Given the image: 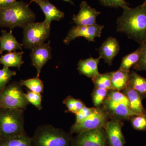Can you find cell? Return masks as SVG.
I'll return each instance as SVG.
<instances>
[{"mask_svg":"<svg viewBox=\"0 0 146 146\" xmlns=\"http://www.w3.org/2000/svg\"><path fill=\"white\" fill-rule=\"evenodd\" d=\"M26 97L30 104H32L39 110H41L43 108L42 105V98L41 94L35 93L29 90L25 94Z\"/></svg>","mask_w":146,"mask_h":146,"instance_id":"obj_29","label":"cell"},{"mask_svg":"<svg viewBox=\"0 0 146 146\" xmlns=\"http://www.w3.org/2000/svg\"><path fill=\"white\" fill-rule=\"evenodd\" d=\"M72 133L50 124L38 126L32 138L33 146H72Z\"/></svg>","mask_w":146,"mask_h":146,"instance_id":"obj_3","label":"cell"},{"mask_svg":"<svg viewBox=\"0 0 146 146\" xmlns=\"http://www.w3.org/2000/svg\"><path fill=\"white\" fill-rule=\"evenodd\" d=\"M100 14V12L91 7L85 1H83L80 4L78 13L73 16V21L76 25H93L96 24L97 17Z\"/></svg>","mask_w":146,"mask_h":146,"instance_id":"obj_13","label":"cell"},{"mask_svg":"<svg viewBox=\"0 0 146 146\" xmlns=\"http://www.w3.org/2000/svg\"><path fill=\"white\" fill-rule=\"evenodd\" d=\"M129 120L134 129L138 131L146 130V115H134Z\"/></svg>","mask_w":146,"mask_h":146,"instance_id":"obj_30","label":"cell"},{"mask_svg":"<svg viewBox=\"0 0 146 146\" xmlns=\"http://www.w3.org/2000/svg\"><path fill=\"white\" fill-rule=\"evenodd\" d=\"M100 2L105 6L111 7H121L122 8L127 6L125 0H99Z\"/></svg>","mask_w":146,"mask_h":146,"instance_id":"obj_33","label":"cell"},{"mask_svg":"<svg viewBox=\"0 0 146 146\" xmlns=\"http://www.w3.org/2000/svg\"><path fill=\"white\" fill-rule=\"evenodd\" d=\"M92 79L95 87L106 90H111V75L110 72L100 74L98 76Z\"/></svg>","mask_w":146,"mask_h":146,"instance_id":"obj_26","label":"cell"},{"mask_svg":"<svg viewBox=\"0 0 146 146\" xmlns=\"http://www.w3.org/2000/svg\"><path fill=\"white\" fill-rule=\"evenodd\" d=\"M25 110L0 108L1 141L26 133L25 129Z\"/></svg>","mask_w":146,"mask_h":146,"instance_id":"obj_4","label":"cell"},{"mask_svg":"<svg viewBox=\"0 0 146 146\" xmlns=\"http://www.w3.org/2000/svg\"><path fill=\"white\" fill-rule=\"evenodd\" d=\"M143 45V48L140 58L132 67L137 71H146V42Z\"/></svg>","mask_w":146,"mask_h":146,"instance_id":"obj_32","label":"cell"},{"mask_svg":"<svg viewBox=\"0 0 146 146\" xmlns=\"http://www.w3.org/2000/svg\"><path fill=\"white\" fill-rule=\"evenodd\" d=\"M50 41L31 49L30 54L32 65L36 68L37 75L39 77L42 68L47 62L52 58V48Z\"/></svg>","mask_w":146,"mask_h":146,"instance_id":"obj_11","label":"cell"},{"mask_svg":"<svg viewBox=\"0 0 146 146\" xmlns=\"http://www.w3.org/2000/svg\"><path fill=\"white\" fill-rule=\"evenodd\" d=\"M128 99L131 111L135 115H146V110L142 103L143 99L133 89L127 86L125 89L121 91Z\"/></svg>","mask_w":146,"mask_h":146,"instance_id":"obj_17","label":"cell"},{"mask_svg":"<svg viewBox=\"0 0 146 146\" xmlns=\"http://www.w3.org/2000/svg\"><path fill=\"white\" fill-rule=\"evenodd\" d=\"M100 59V57L96 58L90 57L80 60L78 64V70L80 74L91 78L98 76L100 74L98 66Z\"/></svg>","mask_w":146,"mask_h":146,"instance_id":"obj_16","label":"cell"},{"mask_svg":"<svg viewBox=\"0 0 146 146\" xmlns=\"http://www.w3.org/2000/svg\"><path fill=\"white\" fill-rule=\"evenodd\" d=\"M110 119L109 115L101 108H97L91 115L78 123H74L70 128V133H78L84 131L105 128Z\"/></svg>","mask_w":146,"mask_h":146,"instance_id":"obj_7","label":"cell"},{"mask_svg":"<svg viewBox=\"0 0 146 146\" xmlns=\"http://www.w3.org/2000/svg\"><path fill=\"white\" fill-rule=\"evenodd\" d=\"M96 108H89L86 106L82 108L79 112L76 114V119L74 123L81 122L91 115L96 110Z\"/></svg>","mask_w":146,"mask_h":146,"instance_id":"obj_31","label":"cell"},{"mask_svg":"<svg viewBox=\"0 0 146 146\" xmlns=\"http://www.w3.org/2000/svg\"><path fill=\"white\" fill-rule=\"evenodd\" d=\"M20 82L23 86H26L29 91L39 94L44 92V83L39 77H36L25 80H21Z\"/></svg>","mask_w":146,"mask_h":146,"instance_id":"obj_25","label":"cell"},{"mask_svg":"<svg viewBox=\"0 0 146 146\" xmlns=\"http://www.w3.org/2000/svg\"><path fill=\"white\" fill-rule=\"evenodd\" d=\"M123 121L111 119L105 127L107 143L109 146H124L125 139L122 131Z\"/></svg>","mask_w":146,"mask_h":146,"instance_id":"obj_12","label":"cell"},{"mask_svg":"<svg viewBox=\"0 0 146 146\" xmlns=\"http://www.w3.org/2000/svg\"><path fill=\"white\" fill-rule=\"evenodd\" d=\"M100 108L109 115L110 119H115L123 121L129 120L131 117L135 115L130 108L107 96Z\"/></svg>","mask_w":146,"mask_h":146,"instance_id":"obj_10","label":"cell"},{"mask_svg":"<svg viewBox=\"0 0 146 146\" xmlns=\"http://www.w3.org/2000/svg\"><path fill=\"white\" fill-rule=\"evenodd\" d=\"M35 2L40 7L44 14V21L48 23L51 24L52 21H60L64 18L65 14L63 11L57 8L50 2L48 0H31L29 5Z\"/></svg>","mask_w":146,"mask_h":146,"instance_id":"obj_15","label":"cell"},{"mask_svg":"<svg viewBox=\"0 0 146 146\" xmlns=\"http://www.w3.org/2000/svg\"><path fill=\"white\" fill-rule=\"evenodd\" d=\"M104 128L84 131L73 138L72 146H106Z\"/></svg>","mask_w":146,"mask_h":146,"instance_id":"obj_8","label":"cell"},{"mask_svg":"<svg viewBox=\"0 0 146 146\" xmlns=\"http://www.w3.org/2000/svg\"><path fill=\"white\" fill-rule=\"evenodd\" d=\"M50 24L44 21L41 23L28 24L23 28V42L24 48L31 49L33 47L44 43L49 37Z\"/></svg>","mask_w":146,"mask_h":146,"instance_id":"obj_6","label":"cell"},{"mask_svg":"<svg viewBox=\"0 0 146 146\" xmlns=\"http://www.w3.org/2000/svg\"><path fill=\"white\" fill-rule=\"evenodd\" d=\"M63 103L67 108L65 112H71L75 115L85 106V104L81 100L77 99L71 96L65 98Z\"/></svg>","mask_w":146,"mask_h":146,"instance_id":"obj_24","label":"cell"},{"mask_svg":"<svg viewBox=\"0 0 146 146\" xmlns=\"http://www.w3.org/2000/svg\"><path fill=\"white\" fill-rule=\"evenodd\" d=\"M104 27L96 24L91 26L73 27L69 30L68 35L64 39V43L68 45L72 40L79 37H84L89 42H95L96 37H100Z\"/></svg>","mask_w":146,"mask_h":146,"instance_id":"obj_9","label":"cell"},{"mask_svg":"<svg viewBox=\"0 0 146 146\" xmlns=\"http://www.w3.org/2000/svg\"><path fill=\"white\" fill-rule=\"evenodd\" d=\"M16 2V0H0V9L7 8Z\"/></svg>","mask_w":146,"mask_h":146,"instance_id":"obj_34","label":"cell"},{"mask_svg":"<svg viewBox=\"0 0 146 146\" xmlns=\"http://www.w3.org/2000/svg\"><path fill=\"white\" fill-rule=\"evenodd\" d=\"M23 51L17 52L15 51L9 52L0 57V64L3 65V68L16 67L20 70L21 66L24 63V61L23 60Z\"/></svg>","mask_w":146,"mask_h":146,"instance_id":"obj_21","label":"cell"},{"mask_svg":"<svg viewBox=\"0 0 146 146\" xmlns=\"http://www.w3.org/2000/svg\"><path fill=\"white\" fill-rule=\"evenodd\" d=\"M143 48V45H140V47L136 50L124 56L121 62L119 69L130 72L131 68L139 60Z\"/></svg>","mask_w":146,"mask_h":146,"instance_id":"obj_22","label":"cell"},{"mask_svg":"<svg viewBox=\"0 0 146 146\" xmlns=\"http://www.w3.org/2000/svg\"><path fill=\"white\" fill-rule=\"evenodd\" d=\"M27 4L23 1H16L7 8L0 9V27L9 28L12 30L23 28L34 22L36 15Z\"/></svg>","mask_w":146,"mask_h":146,"instance_id":"obj_2","label":"cell"},{"mask_svg":"<svg viewBox=\"0 0 146 146\" xmlns=\"http://www.w3.org/2000/svg\"><path fill=\"white\" fill-rule=\"evenodd\" d=\"M108 90L103 89L95 87L91 94V98L95 108H99L102 105L107 96Z\"/></svg>","mask_w":146,"mask_h":146,"instance_id":"obj_27","label":"cell"},{"mask_svg":"<svg viewBox=\"0 0 146 146\" xmlns=\"http://www.w3.org/2000/svg\"><path fill=\"white\" fill-rule=\"evenodd\" d=\"M128 86L136 91L143 99L146 98V78L135 71H130Z\"/></svg>","mask_w":146,"mask_h":146,"instance_id":"obj_20","label":"cell"},{"mask_svg":"<svg viewBox=\"0 0 146 146\" xmlns=\"http://www.w3.org/2000/svg\"><path fill=\"white\" fill-rule=\"evenodd\" d=\"M110 72L111 90L121 91L128 86L130 72L119 69L117 70Z\"/></svg>","mask_w":146,"mask_h":146,"instance_id":"obj_19","label":"cell"},{"mask_svg":"<svg viewBox=\"0 0 146 146\" xmlns=\"http://www.w3.org/2000/svg\"><path fill=\"white\" fill-rule=\"evenodd\" d=\"M120 46L119 42L115 37L110 36L108 38L98 50L101 58L110 66L115 56L119 52Z\"/></svg>","mask_w":146,"mask_h":146,"instance_id":"obj_14","label":"cell"},{"mask_svg":"<svg viewBox=\"0 0 146 146\" xmlns=\"http://www.w3.org/2000/svg\"><path fill=\"white\" fill-rule=\"evenodd\" d=\"M1 33V36H0V54H2L5 51L11 52L18 49L23 50V44L17 41L12 30L8 32L3 30Z\"/></svg>","mask_w":146,"mask_h":146,"instance_id":"obj_18","label":"cell"},{"mask_svg":"<svg viewBox=\"0 0 146 146\" xmlns=\"http://www.w3.org/2000/svg\"><path fill=\"white\" fill-rule=\"evenodd\" d=\"M20 82L7 84L0 91V108L25 110L30 104Z\"/></svg>","mask_w":146,"mask_h":146,"instance_id":"obj_5","label":"cell"},{"mask_svg":"<svg viewBox=\"0 0 146 146\" xmlns=\"http://www.w3.org/2000/svg\"><path fill=\"white\" fill-rule=\"evenodd\" d=\"M0 146H33L32 138L23 133L3 140Z\"/></svg>","mask_w":146,"mask_h":146,"instance_id":"obj_23","label":"cell"},{"mask_svg":"<svg viewBox=\"0 0 146 146\" xmlns=\"http://www.w3.org/2000/svg\"><path fill=\"white\" fill-rule=\"evenodd\" d=\"M16 72L9 68H3L0 70V91H1L10 82L12 77L16 76Z\"/></svg>","mask_w":146,"mask_h":146,"instance_id":"obj_28","label":"cell"},{"mask_svg":"<svg viewBox=\"0 0 146 146\" xmlns=\"http://www.w3.org/2000/svg\"><path fill=\"white\" fill-rule=\"evenodd\" d=\"M1 142V138H0V142Z\"/></svg>","mask_w":146,"mask_h":146,"instance_id":"obj_35","label":"cell"},{"mask_svg":"<svg viewBox=\"0 0 146 146\" xmlns=\"http://www.w3.org/2000/svg\"><path fill=\"white\" fill-rule=\"evenodd\" d=\"M122 15L117 21V31L125 33L140 45L146 42V0L134 8L123 7Z\"/></svg>","mask_w":146,"mask_h":146,"instance_id":"obj_1","label":"cell"}]
</instances>
